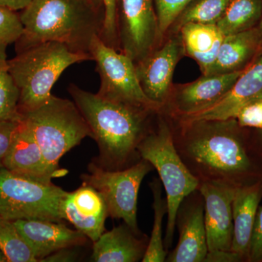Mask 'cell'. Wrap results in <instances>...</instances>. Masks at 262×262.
Masks as SVG:
<instances>
[{
	"instance_id": "1",
	"label": "cell",
	"mask_w": 262,
	"mask_h": 262,
	"mask_svg": "<svg viewBox=\"0 0 262 262\" xmlns=\"http://www.w3.org/2000/svg\"><path fill=\"white\" fill-rule=\"evenodd\" d=\"M68 91L97 144L95 163L110 170L130 166L139 157L138 146L148 133L146 119L152 111L108 101L74 84Z\"/></svg>"
},
{
	"instance_id": "2",
	"label": "cell",
	"mask_w": 262,
	"mask_h": 262,
	"mask_svg": "<svg viewBox=\"0 0 262 262\" xmlns=\"http://www.w3.org/2000/svg\"><path fill=\"white\" fill-rule=\"evenodd\" d=\"M19 13L24 32L15 43L16 53L59 42L91 56V43L101 37L104 20L103 8L96 0H32Z\"/></svg>"
},
{
	"instance_id": "3",
	"label": "cell",
	"mask_w": 262,
	"mask_h": 262,
	"mask_svg": "<svg viewBox=\"0 0 262 262\" xmlns=\"http://www.w3.org/2000/svg\"><path fill=\"white\" fill-rule=\"evenodd\" d=\"M196 122L200 129L188 136L182 147H177L184 163L192 167L191 172L200 182L217 181L239 187L236 179L251 168L242 141L225 126V121Z\"/></svg>"
},
{
	"instance_id": "4",
	"label": "cell",
	"mask_w": 262,
	"mask_h": 262,
	"mask_svg": "<svg viewBox=\"0 0 262 262\" xmlns=\"http://www.w3.org/2000/svg\"><path fill=\"white\" fill-rule=\"evenodd\" d=\"M93 60L59 42H46L16 53L7 60V69L19 91V114L46 102L60 76L70 66Z\"/></svg>"
},
{
	"instance_id": "5",
	"label": "cell",
	"mask_w": 262,
	"mask_h": 262,
	"mask_svg": "<svg viewBox=\"0 0 262 262\" xmlns=\"http://www.w3.org/2000/svg\"><path fill=\"white\" fill-rule=\"evenodd\" d=\"M19 121L40 146L48 168L58 178L68 173L59 168L62 157L79 145L91 131L73 101L51 95L39 107L20 114Z\"/></svg>"
},
{
	"instance_id": "6",
	"label": "cell",
	"mask_w": 262,
	"mask_h": 262,
	"mask_svg": "<svg viewBox=\"0 0 262 262\" xmlns=\"http://www.w3.org/2000/svg\"><path fill=\"white\" fill-rule=\"evenodd\" d=\"M137 150L140 158L156 169L165 188L168 222L164 245L168 249L173 243L179 208L188 196L198 190L201 182L179 155L173 134L165 122H160L156 130L148 132Z\"/></svg>"
},
{
	"instance_id": "7",
	"label": "cell",
	"mask_w": 262,
	"mask_h": 262,
	"mask_svg": "<svg viewBox=\"0 0 262 262\" xmlns=\"http://www.w3.org/2000/svg\"><path fill=\"white\" fill-rule=\"evenodd\" d=\"M67 192L53 182H37L0 167V217L4 220L62 222Z\"/></svg>"
},
{
	"instance_id": "8",
	"label": "cell",
	"mask_w": 262,
	"mask_h": 262,
	"mask_svg": "<svg viewBox=\"0 0 262 262\" xmlns=\"http://www.w3.org/2000/svg\"><path fill=\"white\" fill-rule=\"evenodd\" d=\"M153 169L152 165L140 159L121 170H110L94 160L88 167L89 173L81 175L82 183L95 188L102 194L107 205L108 216L122 220L138 234V195L141 182Z\"/></svg>"
},
{
	"instance_id": "9",
	"label": "cell",
	"mask_w": 262,
	"mask_h": 262,
	"mask_svg": "<svg viewBox=\"0 0 262 262\" xmlns=\"http://www.w3.org/2000/svg\"><path fill=\"white\" fill-rule=\"evenodd\" d=\"M91 54L101 78L100 97L133 107L153 110L159 107L146 97L130 57L103 42L99 36L93 39Z\"/></svg>"
},
{
	"instance_id": "10",
	"label": "cell",
	"mask_w": 262,
	"mask_h": 262,
	"mask_svg": "<svg viewBox=\"0 0 262 262\" xmlns=\"http://www.w3.org/2000/svg\"><path fill=\"white\" fill-rule=\"evenodd\" d=\"M117 32L120 52L135 64L149 56L160 37L154 0H120Z\"/></svg>"
},
{
	"instance_id": "11",
	"label": "cell",
	"mask_w": 262,
	"mask_h": 262,
	"mask_svg": "<svg viewBox=\"0 0 262 262\" xmlns=\"http://www.w3.org/2000/svg\"><path fill=\"white\" fill-rule=\"evenodd\" d=\"M237 186L217 181H203L199 190L204 203L208 251H231L233 234L232 202Z\"/></svg>"
},
{
	"instance_id": "12",
	"label": "cell",
	"mask_w": 262,
	"mask_h": 262,
	"mask_svg": "<svg viewBox=\"0 0 262 262\" xmlns=\"http://www.w3.org/2000/svg\"><path fill=\"white\" fill-rule=\"evenodd\" d=\"M261 100L262 56L244 71L223 98L198 113L183 116V120L186 123L229 121L235 119L246 106Z\"/></svg>"
},
{
	"instance_id": "13",
	"label": "cell",
	"mask_w": 262,
	"mask_h": 262,
	"mask_svg": "<svg viewBox=\"0 0 262 262\" xmlns=\"http://www.w3.org/2000/svg\"><path fill=\"white\" fill-rule=\"evenodd\" d=\"M187 201H183L177 213L178 244L165 261L203 262L208 254L203 196L199 192L194 199Z\"/></svg>"
},
{
	"instance_id": "14",
	"label": "cell",
	"mask_w": 262,
	"mask_h": 262,
	"mask_svg": "<svg viewBox=\"0 0 262 262\" xmlns=\"http://www.w3.org/2000/svg\"><path fill=\"white\" fill-rule=\"evenodd\" d=\"M62 216L93 243L105 232L108 216L107 205L102 194L82 183L73 192H67L61 204Z\"/></svg>"
},
{
	"instance_id": "15",
	"label": "cell",
	"mask_w": 262,
	"mask_h": 262,
	"mask_svg": "<svg viewBox=\"0 0 262 262\" xmlns=\"http://www.w3.org/2000/svg\"><path fill=\"white\" fill-rule=\"evenodd\" d=\"M13 223L38 261L60 250L84 246L89 239L80 231L69 228L62 222L19 220Z\"/></svg>"
},
{
	"instance_id": "16",
	"label": "cell",
	"mask_w": 262,
	"mask_h": 262,
	"mask_svg": "<svg viewBox=\"0 0 262 262\" xmlns=\"http://www.w3.org/2000/svg\"><path fill=\"white\" fill-rule=\"evenodd\" d=\"M179 55L178 42L170 39L161 49L151 52L136 64L141 89L157 106L163 104L168 96Z\"/></svg>"
},
{
	"instance_id": "17",
	"label": "cell",
	"mask_w": 262,
	"mask_h": 262,
	"mask_svg": "<svg viewBox=\"0 0 262 262\" xmlns=\"http://www.w3.org/2000/svg\"><path fill=\"white\" fill-rule=\"evenodd\" d=\"M3 165L13 173L37 182L52 183V179L58 178L48 168L34 136L20 121Z\"/></svg>"
},
{
	"instance_id": "18",
	"label": "cell",
	"mask_w": 262,
	"mask_h": 262,
	"mask_svg": "<svg viewBox=\"0 0 262 262\" xmlns=\"http://www.w3.org/2000/svg\"><path fill=\"white\" fill-rule=\"evenodd\" d=\"M147 237L136 233L127 224L115 227L101 234L93 244L91 261L137 262L142 260L147 248Z\"/></svg>"
},
{
	"instance_id": "19",
	"label": "cell",
	"mask_w": 262,
	"mask_h": 262,
	"mask_svg": "<svg viewBox=\"0 0 262 262\" xmlns=\"http://www.w3.org/2000/svg\"><path fill=\"white\" fill-rule=\"evenodd\" d=\"M244 70L219 75H203L179 91L176 108L183 116L198 113L223 98L242 75Z\"/></svg>"
},
{
	"instance_id": "20",
	"label": "cell",
	"mask_w": 262,
	"mask_h": 262,
	"mask_svg": "<svg viewBox=\"0 0 262 262\" xmlns=\"http://www.w3.org/2000/svg\"><path fill=\"white\" fill-rule=\"evenodd\" d=\"M261 196V187L258 183L236 188L232 202L233 234L231 251L243 258L248 257Z\"/></svg>"
},
{
	"instance_id": "21",
	"label": "cell",
	"mask_w": 262,
	"mask_h": 262,
	"mask_svg": "<svg viewBox=\"0 0 262 262\" xmlns=\"http://www.w3.org/2000/svg\"><path fill=\"white\" fill-rule=\"evenodd\" d=\"M262 42L257 29L225 36L214 61L203 75H219L241 70Z\"/></svg>"
},
{
	"instance_id": "22",
	"label": "cell",
	"mask_w": 262,
	"mask_h": 262,
	"mask_svg": "<svg viewBox=\"0 0 262 262\" xmlns=\"http://www.w3.org/2000/svg\"><path fill=\"white\" fill-rule=\"evenodd\" d=\"M183 42L204 74L214 61L225 36L215 24L188 23L182 27Z\"/></svg>"
},
{
	"instance_id": "23",
	"label": "cell",
	"mask_w": 262,
	"mask_h": 262,
	"mask_svg": "<svg viewBox=\"0 0 262 262\" xmlns=\"http://www.w3.org/2000/svg\"><path fill=\"white\" fill-rule=\"evenodd\" d=\"M261 18L262 0H229L215 25L225 37L253 29Z\"/></svg>"
},
{
	"instance_id": "24",
	"label": "cell",
	"mask_w": 262,
	"mask_h": 262,
	"mask_svg": "<svg viewBox=\"0 0 262 262\" xmlns=\"http://www.w3.org/2000/svg\"><path fill=\"white\" fill-rule=\"evenodd\" d=\"M161 184L158 179H155L149 184L153 195L154 222L145 254L141 260L143 262H164L168 256L163 237V219L168 213V206L166 198L162 196Z\"/></svg>"
},
{
	"instance_id": "25",
	"label": "cell",
	"mask_w": 262,
	"mask_h": 262,
	"mask_svg": "<svg viewBox=\"0 0 262 262\" xmlns=\"http://www.w3.org/2000/svg\"><path fill=\"white\" fill-rule=\"evenodd\" d=\"M0 249L8 262H37L32 250L12 221L0 220Z\"/></svg>"
},
{
	"instance_id": "26",
	"label": "cell",
	"mask_w": 262,
	"mask_h": 262,
	"mask_svg": "<svg viewBox=\"0 0 262 262\" xmlns=\"http://www.w3.org/2000/svg\"><path fill=\"white\" fill-rule=\"evenodd\" d=\"M229 0H194L179 16L182 27L188 23L215 24L225 13Z\"/></svg>"
},
{
	"instance_id": "27",
	"label": "cell",
	"mask_w": 262,
	"mask_h": 262,
	"mask_svg": "<svg viewBox=\"0 0 262 262\" xmlns=\"http://www.w3.org/2000/svg\"><path fill=\"white\" fill-rule=\"evenodd\" d=\"M7 58L0 59V121L19 120V91L7 69Z\"/></svg>"
},
{
	"instance_id": "28",
	"label": "cell",
	"mask_w": 262,
	"mask_h": 262,
	"mask_svg": "<svg viewBox=\"0 0 262 262\" xmlns=\"http://www.w3.org/2000/svg\"><path fill=\"white\" fill-rule=\"evenodd\" d=\"M23 32L20 13L0 5V59L7 58V48L16 42Z\"/></svg>"
},
{
	"instance_id": "29",
	"label": "cell",
	"mask_w": 262,
	"mask_h": 262,
	"mask_svg": "<svg viewBox=\"0 0 262 262\" xmlns=\"http://www.w3.org/2000/svg\"><path fill=\"white\" fill-rule=\"evenodd\" d=\"M194 0H154L160 36L179 18Z\"/></svg>"
},
{
	"instance_id": "30",
	"label": "cell",
	"mask_w": 262,
	"mask_h": 262,
	"mask_svg": "<svg viewBox=\"0 0 262 262\" xmlns=\"http://www.w3.org/2000/svg\"><path fill=\"white\" fill-rule=\"evenodd\" d=\"M104 20L101 39L105 44L117 50V0H102Z\"/></svg>"
},
{
	"instance_id": "31",
	"label": "cell",
	"mask_w": 262,
	"mask_h": 262,
	"mask_svg": "<svg viewBox=\"0 0 262 262\" xmlns=\"http://www.w3.org/2000/svg\"><path fill=\"white\" fill-rule=\"evenodd\" d=\"M235 119L241 126L262 129V100L246 106Z\"/></svg>"
},
{
	"instance_id": "32",
	"label": "cell",
	"mask_w": 262,
	"mask_h": 262,
	"mask_svg": "<svg viewBox=\"0 0 262 262\" xmlns=\"http://www.w3.org/2000/svg\"><path fill=\"white\" fill-rule=\"evenodd\" d=\"M18 124L19 120L0 121V167L3 166V160L9 151Z\"/></svg>"
},
{
	"instance_id": "33",
	"label": "cell",
	"mask_w": 262,
	"mask_h": 262,
	"mask_svg": "<svg viewBox=\"0 0 262 262\" xmlns=\"http://www.w3.org/2000/svg\"><path fill=\"white\" fill-rule=\"evenodd\" d=\"M247 258L250 261H262V207L258 209Z\"/></svg>"
},
{
	"instance_id": "34",
	"label": "cell",
	"mask_w": 262,
	"mask_h": 262,
	"mask_svg": "<svg viewBox=\"0 0 262 262\" xmlns=\"http://www.w3.org/2000/svg\"><path fill=\"white\" fill-rule=\"evenodd\" d=\"M244 259L242 256L232 251H208L204 262H235Z\"/></svg>"
},
{
	"instance_id": "35",
	"label": "cell",
	"mask_w": 262,
	"mask_h": 262,
	"mask_svg": "<svg viewBox=\"0 0 262 262\" xmlns=\"http://www.w3.org/2000/svg\"><path fill=\"white\" fill-rule=\"evenodd\" d=\"M72 248L60 250L56 253L43 258L42 261H76L77 253L72 251Z\"/></svg>"
},
{
	"instance_id": "36",
	"label": "cell",
	"mask_w": 262,
	"mask_h": 262,
	"mask_svg": "<svg viewBox=\"0 0 262 262\" xmlns=\"http://www.w3.org/2000/svg\"><path fill=\"white\" fill-rule=\"evenodd\" d=\"M32 0H0V5L14 11H21L27 8Z\"/></svg>"
},
{
	"instance_id": "37",
	"label": "cell",
	"mask_w": 262,
	"mask_h": 262,
	"mask_svg": "<svg viewBox=\"0 0 262 262\" xmlns=\"http://www.w3.org/2000/svg\"><path fill=\"white\" fill-rule=\"evenodd\" d=\"M0 262H8V258L5 256V253L0 249Z\"/></svg>"
},
{
	"instance_id": "38",
	"label": "cell",
	"mask_w": 262,
	"mask_h": 262,
	"mask_svg": "<svg viewBox=\"0 0 262 262\" xmlns=\"http://www.w3.org/2000/svg\"><path fill=\"white\" fill-rule=\"evenodd\" d=\"M258 30H259L260 34H261V37L262 39V18L261 20V23H260V27L259 29H258Z\"/></svg>"
},
{
	"instance_id": "39",
	"label": "cell",
	"mask_w": 262,
	"mask_h": 262,
	"mask_svg": "<svg viewBox=\"0 0 262 262\" xmlns=\"http://www.w3.org/2000/svg\"><path fill=\"white\" fill-rule=\"evenodd\" d=\"M2 219H3V218H1V217H0V220H2Z\"/></svg>"
}]
</instances>
